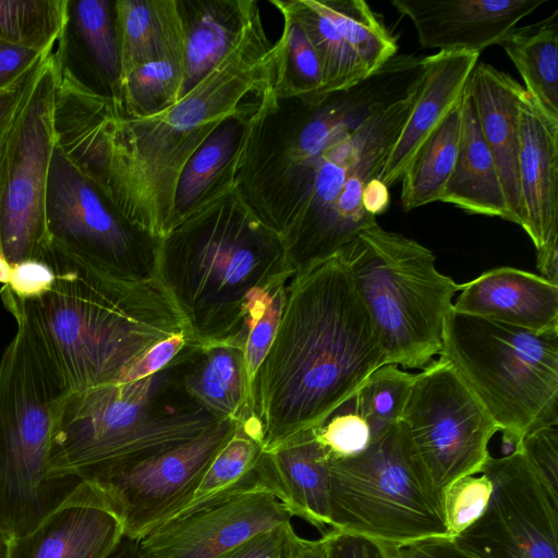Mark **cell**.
<instances>
[{
	"label": "cell",
	"mask_w": 558,
	"mask_h": 558,
	"mask_svg": "<svg viewBox=\"0 0 558 558\" xmlns=\"http://www.w3.org/2000/svg\"><path fill=\"white\" fill-rule=\"evenodd\" d=\"M522 229L536 252L558 238V120L524 89L520 105Z\"/></svg>",
	"instance_id": "cell-19"
},
{
	"label": "cell",
	"mask_w": 558,
	"mask_h": 558,
	"mask_svg": "<svg viewBox=\"0 0 558 558\" xmlns=\"http://www.w3.org/2000/svg\"><path fill=\"white\" fill-rule=\"evenodd\" d=\"M252 493H267L281 502L284 498L260 437L240 421L234 434L213 459L190 501L170 520Z\"/></svg>",
	"instance_id": "cell-23"
},
{
	"label": "cell",
	"mask_w": 558,
	"mask_h": 558,
	"mask_svg": "<svg viewBox=\"0 0 558 558\" xmlns=\"http://www.w3.org/2000/svg\"><path fill=\"white\" fill-rule=\"evenodd\" d=\"M123 537L104 495L80 480L34 530L10 539L9 558H107Z\"/></svg>",
	"instance_id": "cell-18"
},
{
	"label": "cell",
	"mask_w": 558,
	"mask_h": 558,
	"mask_svg": "<svg viewBox=\"0 0 558 558\" xmlns=\"http://www.w3.org/2000/svg\"><path fill=\"white\" fill-rule=\"evenodd\" d=\"M494 489L482 514L453 537L473 558H558V497L522 452L489 457Z\"/></svg>",
	"instance_id": "cell-14"
},
{
	"label": "cell",
	"mask_w": 558,
	"mask_h": 558,
	"mask_svg": "<svg viewBox=\"0 0 558 558\" xmlns=\"http://www.w3.org/2000/svg\"><path fill=\"white\" fill-rule=\"evenodd\" d=\"M46 264L54 272L48 291L21 300L2 286L0 298L65 395L118 383L154 344L189 331L158 278L123 282L53 258Z\"/></svg>",
	"instance_id": "cell-4"
},
{
	"label": "cell",
	"mask_w": 558,
	"mask_h": 558,
	"mask_svg": "<svg viewBox=\"0 0 558 558\" xmlns=\"http://www.w3.org/2000/svg\"><path fill=\"white\" fill-rule=\"evenodd\" d=\"M523 78L524 89L558 120V11L514 27L499 44Z\"/></svg>",
	"instance_id": "cell-30"
},
{
	"label": "cell",
	"mask_w": 558,
	"mask_h": 558,
	"mask_svg": "<svg viewBox=\"0 0 558 558\" xmlns=\"http://www.w3.org/2000/svg\"><path fill=\"white\" fill-rule=\"evenodd\" d=\"M461 99L423 143L404 170L400 195L404 210L440 201L458 156Z\"/></svg>",
	"instance_id": "cell-32"
},
{
	"label": "cell",
	"mask_w": 558,
	"mask_h": 558,
	"mask_svg": "<svg viewBox=\"0 0 558 558\" xmlns=\"http://www.w3.org/2000/svg\"><path fill=\"white\" fill-rule=\"evenodd\" d=\"M11 537L0 529V558H9Z\"/></svg>",
	"instance_id": "cell-54"
},
{
	"label": "cell",
	"mask_w": 558,
	"mask_h": 558,
	"mask_svg": "<svg viewBox=\"0 0 558 558\" xmlns=\"http://www.w3.org/2000/svg\"><path fill=\"white\" fill-rule=\"evenodd\" d=\"M56 57L69 66L81 61L108 89L119 97L120 57L112 1L68 0V19L56 46Z\"/></svg>",
	"instance_id": "cell-28"
},
{
	"label": "cell",
	"mask_w": 558,
	"mask_h": 558,
	"mask_svg": "<svg viewBox=\"0 0 558 558\" xmlns=\"http://www.w3.org/2000/svg\"><path fill=\"white\" fill-rule=\"evenodd\" d=\"M536 262L541 276L558 284V238L537 251Z\"/></svg>",
	"instance_id": "cell-51"
},
{
	"label": "cell",
	"mask_w": 558,
	"mask_h": 558,
	"mask_svg": "<svg viewBox=\"0 0 558 558\" xmlns=\"http://www.w3.org/2000/svg\"><path fill=\"white\" fill-rule=\"evenodd\" d=\"M478 57L468 51H438L426 57L422 88L379 177L387 187L401 179L423 143L460 101Z\"/></svg>",
	"instance_id": "cell-22"
},
{
	"label": "cell",
	"mask_w": 558,
	"mask_h": 558,
	"mask_svg": "<svg viewBox=\"0 0 558 558\" xmlns=\"http://www.w3.org/2000/svg\"><path fill=\"white\" fill-rule=\"evenodd\" d=\"M493 489V481L481 470L459 478L444 490L442 510L451 537L461 533L482 514Z\"/></svg>",
	"instance_id": "cell-40"
},
{
	"label": "cell",
	"mask_w": 558,
	"mask_h": 558,
	"mask_svg": "<svg viewBox=\"0 0 558 558\" xmlns=\"http://www.w3.org/2000/svg\"><path fill=\"white\" fill-rule=\"evenodd\" d=\"M185 47L141 64L120 83L114 101L130 118L146 117L175 104L184 95Z\"/></svg>",
	"instance_id": "cell-33"
},
{
	"label": "cell",
	"mask_w": 558,
	"mask_h": 558,
	"mask_svg": "<svg viewBox=\"0 0 558 558\" xmlns=\"http://www.w3.org/2000/svg\"><path fill=\"white\" fill-rule=\"evenodd\" d=\"M49 54H51V52H39L0 44V89L16 82Z\"/></svg>",
	"instance_id": "cell-48"
},
{
	"label": "cell",
	"mask_w": 558,
	"mask_h": 558,
	"mask_svg": "<svg viewBox=\"0 0 558 558\" xmlns=\"http://www.w3.org/2000/svg\"><path fill=\"white\" fill-rule=\"evenodd\" d=\"M287 284L274 291L246 338L244 351L251 383L275 337L286 299Z\"/></svg>",
	"instance_id": "cell-43"
},
{
	"label": "cell",
	"mask_w": 558,
	"mask_h": 558,
	"mask_svg": "<svg viewBox=\"0 0 558 558\" xmlns=\"http://www.w3.org/2000/svg\"><path fill=\"white\" fill-rule=\"evenodd\" d=\"M271 4L288 12L301 25L315 49L324 77L322 98L351 88L369 76L320 0H274Z\"/></svg>",
	"instance_id": "cell-31"
},
{
	"label": "cell",
	"mask_w": 558,
	"mask_h": 558,
	"mask_svg": "<svg viewBox=\"0 0 558 558\" xmlns=\"http://www.w3.org/2000/svg\"><path fill=\"white\" fill-rule=\"evenodd\" d=\"M415 462L432 487L444 490L480 472L499 432L454 367L439 356L415 374L399 422Z\"/></svg>",
	"instance_id": "cell-12"
},
{
	"label": "cell",
	"mask_w": 558,
	"mask_h": 558,
	"mask_svg": "<svg viewBox=\"0 0 558 558\" xmlns=\"http://www.w3.org/2000/svg\"><path fill=\"white\" fill-rule=\"evenodd\" d=\"M54 281L53 270L44 262L26 260L11 265L7 287L21 300L34 299L50 289Z\"/></svg>",
	"instance_id": "cell-45"
},
{
	"label": "cell",
	"mask_w": 558,
	"mask_h": 558,
	"mask_svg": "<svg viewBox=\"0 0 558 558\" xmlns=\"http://www.w3.org/2000/svg\"><path fill=\"white\" fill-rule=\"evenodd\" d=\"M283 490L286 510L324 535L331 530L330 457L315 428L303 430L268 451Z\"/></svg>",
	"instance_id": "cell-24"
},
{
	"label": "cell",
	"mask_w": 558,
	"mask_h": 558,
	"mask_svg": "<svg viewBox=\"0 0 558 558\" xmlns=\"http://www.w3.org/2000/svg\"><path fill=\"white\" fill-rule=\"evenodd\" d=\"M331 530L380 544L450 536L441 496L415 462L398 423L362 453L329 460Z\"/></svg>",
	"instance_id": "cell-10"
},
{
	"label": "cell",
	"mask_w": 558,
	"mask_h": 558,
	"mask_svg": "<svg viewBox=\"0 0 558 558\" xmlns=\"http://www.w3.org/2000/svg\"><path fill=\"white\" fill-rule=\"evenodd\" d=\"M198 343L140 380L66 395L53 430L48 474L83 478L149 459L208 430L220 418L185 389Z\"/></svg>",
	"instance_id": "cell-6"
},
{
	"label": "cell",
	"mask_w": 558,
	"mask_h": 558,
	"mask_svg": "<svg viewBox=\"0 0 558 558\" xmlns=\"http://www.w3.org/2000/svg\"><path fill=\"white\" fill-rule=\"evenodd\" d=\"M384 364L350 269L337 255L288 282L275 337L251 383L244 423L270 451L320 426Z\"/></svg>",
	"instance_id": "cell-2"
},
{
	"label": "cell",
	"mask_w": 558,
	"mask_h": 558,
	"mask_svg": "<svg viewBox=\"0 0 558 558\" xmlns=\"http://www.w3.org/2000/svg\"><path fill=\"white\" fill-rule=\"evenodd\" d=\"M481 131L494 158L509 221L523 225L519 184L520 105L524 87L511 75L477 62L469 80Z\"/></svg>",
	"instance_id": "cell-21"
},
{
	"label": "cell",
	"mask_w": 558,
	"mask_h": 558,
	"mask_svg": "<svg viewBox=\"0 0 558 558\" xmlns=\"http://www.w3.org/2000/svg\"><path fill=\"white\" fill-rule=\"evenodd\" d=\"M230 160L158 242L157 278L201 345L245 347L270 295L294 276L281 236L240 194Z\"/></svg>",
	"instance_id": "cell-3"
},
{
	"label": "cell",
	"mask_w": 558,
	"mask_h": 558,
	"mask_svg": "<svg viewBox=\"0 0 558 558\" xmlns=\"http://www.w3.org/2000/svg\"><path fill=\"white\" fill-rule=\"evenodd\" d=\"M454 312L535 332L558 330V284L512 267L459 284Z\"/></svg>",
	"instance_id": "cell-20"
},
{
	"label": "cell",
	"mask_w": 558,
	"mask_h": 558,
	"mask_svg": "<svg viewBox=\"0 0 558 558\" xmlns=\"http://www.w3.org/2000/svg\"><path fill=\"white\" fill-rule=\"evenodd\" d=\"M194 343L198 342L187 330L157 342L136 359L116 384L140 380L163 369Z\"/></svg>",
	"instance_id": "cell-44"
},
{
	"label": "cell",
	"mask_w": 558,
	"mask_h": 558,
	"mask_svg": "<svg viewBox=\"0 0 558 558\" xmlns=\"http://www.w3.org/2000/svg\"><path fill=\"white\" fill-rule=\"evenodd\" d=\"M322 536L326 558H386L381 545L375 541L335 530Z\"/></svg>",
	"instance_id": "cell-47"
},
{
	"label": "cell",
	"mask_w": 558,
	"mask_h": 558,
	"mask_svg": "<svg viewBox=\"0 0 558 558\" xmlns=\"http://www.w3.org/2000/svg\"><path fill=\"white\" fill-rule=\"evenodd\" d=\"M0 360V529L11 538L34 530L77 485L51 478L48 463L66 395L43 362L24 322Z\"/></svg>",
	"instance_id": "cell-8"
},
{
	"label": "cell",
	"mask_w": 558,
	"mask_h": 558,
	"mask_svg": "<svg viewBox=\"0 0 558 558\" xmlns=\"http://www.w3.org/2000/svg\"><path fill=\"white\" fill-rule=\"evenodd\" d=\"M287 33L271 41L256 5L223 58L175 104L130 118L56 66V144L134 229L165 238L180 222L175 193L198 148L229 120H248L279 92Z\"/></svg>",
	"instance_id": "cell-1"
},
{
	"label": "cell",
	"mask_w": 558,
	"mask_h": 558,
	"mask_svg": "<svg viewBox=\"0 0 558 558\" xmlns=\"http://www.w3.org/2000/svg\"><path fill=\"white\" fill-rule=\"evenodd\" d=\"M548 0H392L422 48L481 53Z\"/></svg>",
	"instance_id": "cell-17"
},
{
	"label": "cell",
	"mask_w": 558,
	"mask_h": 558,
	"mask_svg": "<svg viewBox=\"0 0 558 558\" xmlns=\"http://www.w3.org/2000/svg\"><path fill=\"white\" fill-rule=\"evenodd\" d=\"M368 75L397 54L396 37L363 0H320Z\"/></svg>",
	"instance_id": "cell-35"
},
{
	"label": "cell",
	"mask_w": 558,
	"mask_h": 558,
	"mask_svg": "<svg viewBox=\"0 0 558 558\" xmlns=\"http://www.w3.org/2000/svg\"><path fill=\"white\" fill-rule=\"evenodd\" d=\"M301 541L289 521L251 536L217 558H290Z\"/></svg>",
	"instance_id": "cell-42"
},
{
	"label": "cell",
	"mask_w": 558,
	"mask_h": 558,
	"mask_svg": "<svg viewBox=\"0 0 558 558\" xmlns=\"http://www.w3.org/2000/svg\"><path fill=\"white\" fill-rule=\"evenodd\" d=\"M187 392L220 420L250 416L251 380L244 344L219 342L198 347L186 364Z\"/></svg>",
	"instance_id": "cell-26"
},
{
	"label": "cell",
	"mask_w": 558,
	"mask_h": 558,
	"mask_svg": "<svg viewBox=\"0 0 558 558\" xmlns=\"http://www.w3.org/2000/svg\"><path fill=\"white\" fill-rule=\"evenodd\" d=\"M47 258L123 282L157 278L156 240L125 222L54 146L46 192Z\"/></svg>",
	"instance_id": "cell-11"
},
{
	"label": "cell",
	"mask_w": 558,
	"mask_h": 558,
	"mask_svg": "<svg viewBox=\"0 0 558 558\" xmlns=\"http://www.w3.org/2000/svg\"><path fill=\"white\" fill-rule=\"evenodd\" d=\"M283 17L287 44L280 99H296L314 104L322 98L324 77L318 56L301 25L284 10L277 8Z\"/></svg>",
	"instance_id": "cell-38"
},
{
	"label": "cell",
	"mask_w": 558,
	"mask_h": 558,
	"mask_svg": "<svg viewBox=\"0 0 558 558\" xmlns=\"http://www.w3.org/2000/svg\"><path fill=\"white\" fill-rule=\"evenodd\" d=\"M438 355L513 449L529 430L558 424V330L535 332L451 310Z\"/></svg>",
	"instance_id": "cell-9"
},
{
	"label": "cell",
	"mask_w": 558,
	"mask_h": 558,
	"mask_svg": "<svg viewBox=\"0 0 558 558\" xmlns=\"http://www.w3.org/2000/svg\"><path fill=\"white\" fill-rule=\"evenodd\" d=\"M238 423L225 418L202 435L134 465L80 480L104 495L120 519L124 536L140 541L190 501Z\"/></svg>",
	"instance_id": "cell-15"
},
{
	"label": "cell",
	"mask_w": 558,
	"mask_h": 558,
	"mask_svg": "<svg viewBox=\"0 0 558 558\" xmlns=\"http://www.w3.org/2000/svg\"><path fill=\"white\" fill-rule=\"evenodd\" d=\"M112 13L120 57V83L136 66L185 47L180 1L117 0L112 2Z\"/></svg>",
	"instance_id": "cell-27"
},
{
	"label": "cell",
	"mask_w": 558,
	"mask_h": 558,
	"mask_svg": "<svg viewBox=\"0 0 558 558\" xmlns=\"http://www.w3.org/2000/svg\"><path fill=\"white\" fill-rule=\"evenodd\" d=\"M338 255L350 269L386 364L423 369L439 354L459 284L441 274L433 252L378 223L360 231Z\"/></svg>",
	"instance_id": "cell-7"
},
{
	"label": "cell",
	"mask_w": 558,
	"mask_h": 558,
	"mask_svg": "<svg viewBox=\"0 0 558 558\" xmlns=\"http://www.w3.org/2000/svg\"><path fill=\"white\" fill-rule=\"evenodd\" d=\"M422 85L331 143L315 160L246 163L241 194L281 236L294 275L337 256L360 231L377 223L365 211L362 194L371 180L379 179Z\"/></svg>",
	"instance_id": "cell-5"
},
{
	"label": "cell",
	"mask_w": 558,
	"mask_h": 558,
	"mask_svg": "<svg viewBox=\"0 0 558 558\" xmlns=\"http://www.w3.org/2000/svg\"><path fill=\"white\" fill-rule=\"evenodd\" d=\"M549 492L558 497V424L537 426L515 444Z\"/></svg>",
	"instance_id": "cell-41"
},
{
	"label": "cell",
	"mask_w": 558,
	"mask_h": 558,
	"mask_svg": "<svg viewBox=\"0 0 558 558\" xmlns=\"http://www.w3.org/2000/svg\"><path fill=\"white\" fill-rule=\"evenodd\" d=\"M68 19V0H0V44L52 52Z\"/></svg>",
	"instance_id": "cell-34"
},
{
	"label": "cell",
	"mask_w": 558,
	"mask_h": 558,
	"mask_svg": "<svg viewBox=\"0 0 558 558\" xmlns=\"http://www.w3.org/2000/svg\"><path fill=\"white\" fill-rule=\"evenodd\" d=\"M414 380L415 374L396 364H384L355 392L357 409L371 427L372 441L400 422Z\"/></svg>",
	"instance_id": "cell-37"
},
{
	"label": "cell",
	"mask_w": 558,
	"mask_h": 558,
	"mask_svg": "<svg viewBox=\"0 0 558 558\" xmlns=\"http://www.w3.org/2000/svg\"><path fill=\"white\" fill-rule=\"evenodd\" d=\"M362 204L365 211L374 217L384 213L389 204L388 187L379 180H371L362 194Z\"/></svg>",
	"instance_id": "cell-50"
},
{
	"label": "cell",
	"mask_w": 558,
	"mask_h": 558,
	"mask_svg": "<svg viewBox=\"0 0 558 558\" xmlns=\"http://www.w3.org/2000/svg\"><path fill=\"white\" fill-rule=\"evenodd\" d=\"M380 545L386 558H473L461 549L451 536H433L402 544Z\"/></svg>",
	"instance_id": "cell-46"
},
{
	"label": "cell",
	"mask_w": 558,
	"mask_h": 558,
	"mask_svg": "<svg viewBox=\"0 0 558 558\" xmlns=\"http://www.w3.org/2000/svg\"><path fill=\"white\" fill-rule=\"evenodd\" d=\"M180 4L186 35L185 94L229 51L257 2L206 0Z\"/></svg>",
	"instance_id": "cell-29"
},
{
	"label": "cell",
	"mask_w": 558,
	"mask_h": 558,
	"mask_svg": "<svg viewBox=\"0 0 558 558\" xmlns=\"http://www.w3.org/2000/svg\"><path fill=\"white\" fill-rule=\"evenodd\" d=\"M107 558H142L138 541L124 536Z\"/></svg>",
	"instance_id": "cell-53"
},
{
	"label": "cell",
	"mask_w": 558,
	"mask_h": 558,
	"mask_svg": "<svg viewBox=\"0 0 558 558\" xmlns=\"http://www.w3.org/2000/svg\"><path fill=\"white\" fill-rule=\"evenodd\" d=\"M439 202L452 204L469 214L509 221L498 171L481 131L469 82L461 99L458 156Z\"/></svg>",
	"instance_id": "cell-25"
},
{
	"label": "cell",
	"mask_w": 558,
	"mask_h": 558,
	"mask_svg": "<svg viewBox=\"0 0 558 558\" xmlns=\"http://www.w3.org/2000/svg\"><path fill=\"white\" fill-rule=\"evenodd\" d=\"M53 52L0 136V257L10 265L44 262L48 250L46 192L52 153Z\"/></svg>",
	"instance_id": "cell-13"
},
{
	"label": "cell",
	"mask_w": 558,
	"mask_h": 558,
	"mask_svg": "<svg viewBox=\"0 0 558 558\" xmlns=\"http://www.w3.org/2000/svg\"><path fill=\"white\" fill-rule=\"evenodd\" d=\"M251 119L227 121L187 161L175 193V208L180 219L232 158L240 144L244 126Z\"/></svg>",
	"instance_id": "cell-36"
},
{
	"label": "cell",
	"mask_w": 558,
	"mask_h": 558,
	"mask_svg": "<svg viewBox=\"0 0 558 558\" xmlns=\"http://www.w3.org/2000/svg\"><path fill=\"white\" fill-rule=\"evenodd\" d=\"M291 521L267 493L230 498L172 519L138 541L142 558H217L251 536Z\"/></svg>",
	"instance_id": "cell-16"
},
{
	"label": "cell",
	"mask_w": 558,
	"mask_h": 558,
	"mask_svg": "<svg viewBox=\"0 0 558 558\" xmlns=\"http://www.w3.org/2000/svg\"><path fill=\"white\" fill-rule=\"evenodd\" d=\"M49 56L33 66L16 82L0 89V136L4 133L21 105L33 89Z\"/></svg>",
	"instance_id": "cell-49"
},
{
	"label": "cell",
	"mask_w": 558,
	"mask_h": 558,
	"mask_svg": "<svg viewBox=\"0 0 558 558\" xmlns=\"http://www.w3.org/2000/svg\"><path fill=\"white\" fill-rule=\"evenodd\" d=\"M318 440L331 459H345L365 451L372 442L371 427L360 413L355 393L315 427Z\"/></svg>",
	"instance_id": "cell-39"
},
{
	"label": "cell",
	"mask_w": 558,
	"mask_h": 558,
	"mask_svg": "<svg viewBox=\"0 0 558 558\" xmlns=\"http://www.w3.org/2000/svg\"><path fill=\"white\" fill-rule=\"evenodd\" d=\"M290 558H326V545L323 536L318 539L302 538Z\"/></svg>",
	"instance_id": "cell-52"
}]
</instances>
